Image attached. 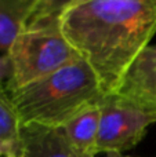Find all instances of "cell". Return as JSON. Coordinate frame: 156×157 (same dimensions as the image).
<instances>
[{"mask_svg": "<svg viewBox=\"0 0 156 157\" xmlns=\"http://www.w3.org/2000/svg\"><path fill=\"white\" fill-rule=\"evenodd\" d=\"M61 29L105 95L118 94L156 33V0H69Z\"/></svg>", "mask_w": 156, "mask_h": 157, "instance_id": "6da1fadb", "label": "cell"}, {"mask_svg": "<svg viewBox=\"0 0 156 157\" xmlns=\"http://www.w3.org/2000/svg\"><path fill=\"white\" fill-rule=\"evenodd\" d=\"M8 94L22 127L49 128H64L86 109L98 106L105 97L96 73L82 58Z\"/></svg>", "mask_w": 156, "mask_h": 157, "instance_id": "7a4b0ae2", "label": "cell"}, {"mask_svg": "<svg viewBox=\"0 0 156 157\" xmlns=\"http://www.w3.org/2000/svg\"><path fill=\"white\" fill-rule=\"evenodd\" d=\"M69 0H39L24 32L7 52L11 77L8 92L22 88L80 59L61 29V15Z\"/></svg>", "mask_w": 156, "mask_h": 157, "instance_id": "3957f363", "label": "cell"}, {"mask_svg": "<svg viewBox=\"0 0 156 157\" xmlns=\"http://www.w3.org/2000/svg\"><path fill=\"white\" fill-rule=\"evenodd\" d=\"M98 153H122L135 147L156 124V113L118 94L105 95L99 102Z\"/></svg>", "mask_w": 156, "mask_h": 157, "instance_id": "277c9868", "label": "cell"}, {"mask_svg": "<svg viewBox=\"0 0 156 157\" xmlns=\"http://www.w3.org/2000/svg\"><path fill=\"white\" fill-rule=\"evenodd\" d=\"M119 94L156 113V44L146 47L137 58Z\"/></svg>", "mask_w": 156, "mask_h": 157, "instance_id": "5b68a950", "label": "cell"}, {"mask_svg": "<svg viewBox=\"0 0 156 157\" xmlns=\"http://www.w3.org/2000/svg\"><path fill=\"white\" fill-rule=\"evenodd\" d=\"M18 157H77L62 128L30 124L22 127Z\"/></svg>", "mask_w": 156, "mask_h": 157, "instance_id": "8992f818", "label": "cell"}, {"mask_svg": "<svg viewBox=\"0 0 156 157\" xmlns=\"http://www.w3.org/2000/svg\"><path fill=\"white\" fill-rule=\"evenodd\" d=\"M62 130L77 157H96V155H98V106L86 109L64 125Z\"/></svg>", "mask_w": 156, "mask_h": 157, "instance_id": "52a82bcc", "label": "cell"}, {"mask_svg": "<svg viewBox=\"0 0 156 157\" xmlns=\"http://www.w3.org/2000/svg\"><path fill=\"white\" fill-rule=\"evenodd\" d=\"M39 0H0V52L7 55L24 32Z\"/></svg>", "mask_w": 156, "mask_h": 157, "instance_id": "ba28073f", "label": "cell"}, {"mask_svg": "<svg viewBox=\"0 0 156 157\" xmlns=\"http://www.w3.org/2000/svg\"><path fill=\"white\" fill-rule=\"evenodd\" d=\"M22 123L6 87H0V157H18Z\"/></svg>", "mask_w": 156, "mask_h": 157, "instance_id": "9c48e42d", "label": "cell"}, {"mask_svg": "<svg viewBox=\"0 0 156 157\" xmlns=\"http://www.w3.org/2000/svg\"><path fill=\"white\" fill-rule=\"evenodd\" d=\"M11 77V63L7 55H0V87L6 86Z\"/></svg>", "mask_w": 156, "mask_h": 157, "instance_id": "30bf717a", "label": "cell"}, {"mask_svg": "<svg viewBox=\"0 0 156 157\" xmlns=\"http://www.w3.org/2000/svg\"><path fill=\"white\" fill-rule=\"evenodd\" d=\"M105 157H130V156L122 155V153H116V152H111V153H107Z\"/></svg>", "mask_w": 156, "mask_h": 157, "instance_id": "8fae6325", "label": "cell"}]
</instances>
